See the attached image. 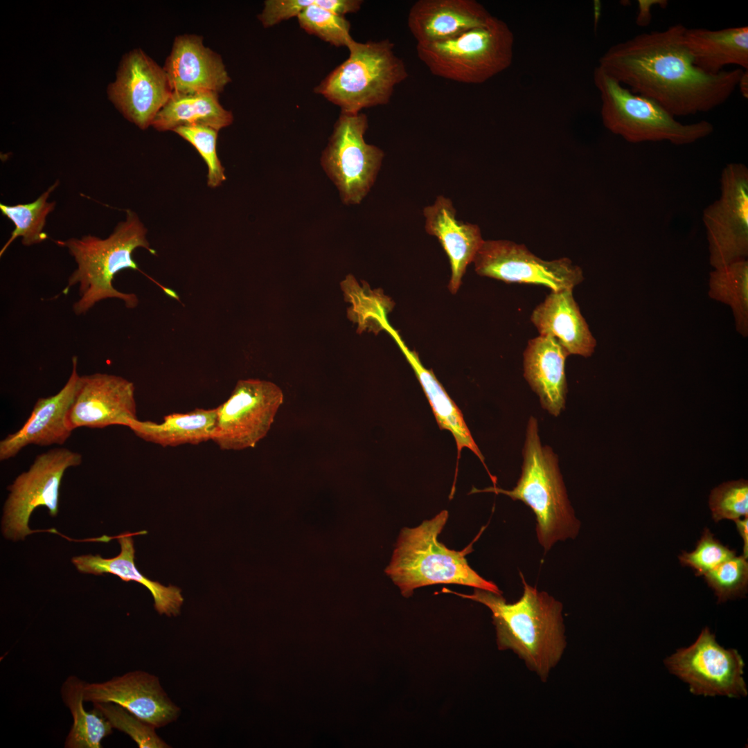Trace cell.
<instances>
[{
    "label": "cell",
    "mask_w": 748,
    "mask_h": 748,
    "mask_svg": "<svg viewBox=\"0 0 748 748\" xmlns=\"http://www.w3.org/2000/svg\"><path fill=\"white\" fill-rule=\"evenodd\" d=\"M384 329L395 339L412 367L430 404L438 427L441 429L449 431L453 435L457 446L458 459L460 458L463 448H468L480 459L489 473L484 463V457L474 440L461 410L447 394L433 371L424 367L417 353L408 348L400 335L389 325V322L384 324ZM489 475L492 481L495 480V477L490 473Z\"/></svg>",
    "instance_id": "d4e9b609"
},
{
    "label": "cell",
    "mask_w": 748,
    "mask_h": 748,
    "mask_svg": "<svg viewBox=\"0 0 748 748\" xmlns=\"http://www.w3.org/2000/svg\"><path fill=\"white\" fill-rule=\"evenodd\" d=\"M492 17L474 0H419L409 10L407 25L417 44H427L456 37Z\"/></svg>",
    "instance_id": "ffe728a7"
},
{
    "label": "cell",
    "mask_w": 748,
    "mask_h": 748,
    "mask_svg": "<svg viewBox=\"0 0 748 748\" xmlns=\"http://www.w3.org/2000/svg\"><path fill=\"white\" fill-rule=\"evenodd\" d=\"M233 120L232 113L220 105L217 93H172L151 126L158 131H173L179 127L198 125L218 131L230 125Z\"/></svg>",
    "instance_id": "83f0119b"
},
{
    "label": "cell",
    "mask_w": 748,
    "mask_h": 748,
    "mask_svg": "<svg viewBox=\"0 0 748 748\" xmlns=\"http://www.w3.org/2000/svg\"><path fill=\"white\" fill-rule=\"evenodd\" d=\"M709 296L731 308L736 331L748 337V260L742 259L709 274Z\"/></svg>",
    "instance_id": "f546056e"
},
{
    "label": "cell",
    "mask_w": 748,
    "mask_h": 748,
    "mask_svg": "<svg viewBox=\"0 0 748 748\" xmlns=\"http://www.w3.org/2000/svg\"><path fill=\"white\" fill-rule=\"evenodd\" d=\"M85 682L75 675L68 677L61 688V695L73 717V724L66 738V748H100L102 740L112 734V727L96 709L84 708Z\"/></svg>",
    "instance_id": "f1b7e54d"
},
{
    "label": "cell",
    "mask_w": 748,
    "mask_h": 748,
    "mask_svg": "<svg viewBox=\"0 0 748 748\" xmlns=\"http://www.w3.org/2000/svg\"><path fill=\"white\" fill-rule=\"evenodd\" d=\"M719 603L745 594L748 584V562L743 555L733 556L704 575Z\"/></svg>",
    "instance_id": "e575fe53"
},
{
    "label": "cell",
    "mask_w": 748,
    "mask_h": 748,
    "mask_svg": "<svg viewBox=\"0 0 748 748\" xmlns=\"http://www.w3.org/2000/svg\"><path fill=\"white\" fill-rule=\"evenodd\" d=\"M736 555V551L724 546L706 528L695 549L690 553L683 552L679 556L682 566L692 568L696 576H704L722 562Z\"/></svg>",
    "instance_id": "74e56055"
},
{
    "label": "cell",
    "mask_w": 748,
    "mask_h": 748,
    "mask_svg": "<svg viewBox=\"0 0 748 748\" xmlns=\"http://www.w3.org/2000/svg\"><path fill=\"white\" fill-rule=\"evenodd\" d=\"M363 3L361 0H317L316 5L338 15L356 12Z\"/></svg>",
    "instance_id": "ab89813d"
},
{
    "label": "cell",
    "mask_w": 748,
    "mask_h": 748,
    "mask_svg": "<svg viewBox=\"0 0 748 748\" xmlns=\"http://www.w3.org/2000/svg\"><path fill=\"white\" fill-rule=\"evenodd\" d=\"M594 82L600 100L604 126L628 142L668 141L676 145L693 143L710 135L706 121L683 124L650 98L632 93L597 66Z\"/></svg>",
    "instance_id": "52a82bcc"
},
{
    "label": "cell",
    "mask_w": 748,
    "mask_h": 748,
    "mask_svg": "<svg viewBox=\"0 0 748 748\" xmlns=\"http://www.w3.org/2000/svg\"><path fill=\"white\" fill-rule=\"evenodd\" d=\"M513 46L510 27L492 16L486 24L452 39L417 44L416 52L434 75L464 84H481L512 64Z\"/></svg>",
    "instance_id": "ba28073f"
},
{
    "label": "cell",
    "mask_w": 748,
    "mask_h": 748,
    "mask_svg": "<svg viewBox=\"0 0 748 748\" xmlns=\"http://www.w3.org/2000/svg\"><path fill=\"white\" fill-rule=\"evenodd\" d=\"M84 702H113L152 725L163 727L176 720L180 709L168 697L159 678L136 670L101 683L85 682Z\"/></svg>",
    "instance_id": "e0dca14e"
},
{
    "label": "cell",
    "mask_w": 748,
    "mask_h": 748,
    "mask_svg": "<svg viewBox=\"0 0 748 748\" xmlns=\"http://www.w3.org/2000/svg\"><path fill=\"white\" fill-rule=\"evenodd\" d=\"M82 456L66 447L54 448L38 454L29 469L16 477L8 487L10 493L4 504L1 528L3 536L14 541L37 531L28 526L33 510L48 508L55 517L59 512L60 488L66 470L81 464Z\"/></svg>",
    "instance_id": "9c48e42d"
},
{
    "label": "cell",
    "mask_w": 748,
    "mask_h": 748,
    "mask_svg": "<svg viewBox=\"0 0 748 748\" xmlns=\"http://www.w3.org/2000/svg\"><path fill=\"white\" fill-rule=\"evenodd\" d=\"M473 262L480 276L541 285L551 291L573 290L584 280L582 269L569 258L544 260L524 244L508 240H484Z\"/></svg>",
    "instance_id": "5bb4252c"
},
{
    "label": "cell",
    "mask_w": 748,
    "mask_h": 748,
    "mask_svg": "<svg viewBox=\"0 0 748 748\" xmlns=\"http://www.w3.org/2000/svg\"><path fill=\"white\" fill-rule=\"evenodd\" d=\"M426 231L436 236L446 252L451 265L450 292L458 290L467 265L473 262L482 245L479 227L456 218V210L450 199L437 197L432 205L424 208Z\"/></svg>",
    "instance_id": "44dd1931"
},
{
    "label": "cell",
    "mask_w": 748,
    "mask_h": 748,
    "mask_svg": "<svg viewBox=\"0 0 748 748\" xmlns=\"http://www.w3.org/2000/svg\"><path fill=\"white\" fill-rule=\"evenodd\" d=\"M709 263L724 267L748 256V169L731 163L722 169L720 195L703 211Z\"/></svg>",
    "instance_id": "8fae6325"
},
{
    "label": "cell",
    "mask_w": 748,
    "mask_h": 748,
    "mask_svg": "<svg viewBox=\"0 0 748 748\" xmlns=\"http://www.w3.org/2000/svg\"><path fill=\"white\" fill-rule=\"evenodd\" d=\"M448 512L442 510L414 528H404L399 535L386 573L405 597L415 589L436 584H457L501 594L492 581L479 576L468 564L465 556L472 543L462 551L447 548L438 541Z\"/></svg>",
    "instance_id": "5b68a950"
},
{
    "label": "cell",
    "mask_w": 748,
    "mask_h": 748,
    "mask_svg": "<svg viewBox=\"0 0 748 748\" xmlns=\"http://www.w3.org/2000/svg\"><path fill=\"white\" fill-rule=\"evenodd\" d=\"M146 531L125 532L117 538L121 551L114 558H105L97 555L75 556L71 562L80 573L93 575L112 573L125 582L134 581L145 586L154 599V607L159 614L168 616L180 613L184 603L181 590L173 585L164 586L151 580L140 572L134 563L135 549L132 536L146 534Z\"/></svg>",
    "instance_id": "603a6c76"
},
{
    "label": "cell",
    "mask_w": 748,
    "mask_h": 748,
    "mask_svg": "<svg viewBox=\"0 0 748 748\" xmlns=\"http://www.w3.org/2000/svg\"><path fill=\"white\" fill-rule=\"evenodd\" d=\"M664 664L687 683L696 695L740 697L747 695L742 677L745 663L735 649H725L708 627L690 646L677 650Z\"/></svg>",
    "instance_id": "4fadbf2b"
},
{
    "label": "cell",
    "mask_w": 748,
    "mask_h": 748,
    "mask_svg": "<svg viewBox=\"0 0 748 748\" xmlns=\"http://www.w3.org/2000/svg\"><path fill=\"white\" fill-rule=\"evenodd\" d=\"M113 729L130 736L140 748L170 747L156 733V728L137 718L119 704L113 702L93 703Z\"/></svg>",
    "instance_id": "836d02e7"
},
{
    "label": "cell",
    "mask_w": 748,
    "mask_h": 748,
    "mask_svg": "<svg viewBox=\"0 0 748 748\" xmlns=\"http://www.w3.org/2000/svg\"><path fill=\"white\" fill-rule=\"evenodd\" d=\"M736 528L743 540V556L748 557V516L735 520Z\"/></svg>",
    "instance_id": "b9f144b4"
},
{
    "label": "cell",
    "mask_w": 748,
    "mask_h": 748,
    "mask_svg": "<svg viewBox=\"0 0 748 748\" xmlns=\"http://www.w3.org/2000/svg\"><path fill=\"white\" fill-rule=\"evenodd\" d=\"M189 142L202 156L208 167L207 184L216 188L226 180L224 168L216 150L217 130L203 125H188L173 130Z\"/></svg>",
    "instance_id": "d590c367"
},
{
    "label": "cell",
    "mask_w": 748,
    "mask_h": 748,
    "mask_svg": "<svg viewBox=\"0 0 748 748\" xmlns=\"http://www.w3.org/2000/svg\"><path fill=\"white\" fill-rule=\"evenodd\" d=\"M709 507L715 522L748 516V482L745 479L723 483L711 490Z\"/></svg>",
    "instance_id": "8d00e7d4"
},
{
    "label": "cell",
    "mask_w": 748,
    "mask_h": 748,
    "mask_svg": "<svg viewBox=\"0 0 748 748\" xmlns=\"http://www.w3.org/2000/svg\"><path fill=\"white\" fill-rule=\"evenodd\" d=\"M345 300L352 303L348 310V317L357 323L358 332L368 328L377 332L384 329L389 311V299L382 293L371 291L368 287H359L355 278L348 275L341 283Z\"/></svg>",
    "instance_id": "1f68e13d"
},
{
    "label": "cell",
    "mask_w": 748,
    "mask_h": 748,
    "mask_svg": "<svg viewBox=\"0 0 748 748\" xmlns=\"http://www.w3.org/2000/svg\"><path fill=\"white\" fill-rule=\"evenodd\" d=\"M569 354L553 337L539 335L524 352V375L539 396L542 407L558 416L565 406L567 384L565 361Z\"/></svg>",
    "instance_id": "cb8c5ba5"
},
{
    "label": "cell",
    "mask_w": 748,
    "mask_h": 748,
    "mask_svg": "<svg viewBox=\"0 0 748 748\" xmlns=\"http://www.w3.org/2000/svg\"><path fill=\"white\" fill-rule=\"evenodd\" d=\"M58 186L59 181L57 180L35 201L30 203L15 205L0 204L2 215L9 219L15 226L10 237L1 249L0 256H2L12 242L19 237L21 238L22 244L26 247L41 243L48 238L44 228L47 216L55 209L56 204L55 202H48V199L51 193Z\"/></svg>",
    "instance_id": "4dcf8cb0"
},
{
    "label": "cell",
    "mask_w": 748,
    "mask_h": 748,
    "mask_svg": "<svg viewBox=\"0 0 748 748\" xmlns=\"http://www.w3.org/2000/svg\"><path fill=\"white\" fill-rule=\"evenodd\" d=\"M531 320L540 335L556 339L569 355L591 356L596 341L576 302L573 290L551 291L533 311Z\"/></svg>",
    "instance_id": "7402d4cb"
},
{
    "label": "cell",
    "mask_w": 748,
    "mask_h": 748,
    "mask_svg": "<svg viewBox=\"0 0 748 748\" xmlns=\"http://www.w3.org/2000/svg\"><path fill=\"white\" fill-rule=\"evenodd\" d=\"M316 1L297 16L301 28L331 45L347 47L353 39L350 34L349 21L344 16L317 6Z\"/></svg>",
    "instance_id": "d6a6232c"
},
{
    "label": "cell",
    "mask_w": 748,
    "mask_h": 748,
    "mask_svg": "<svg viewBox=\"0 0 748 748\" xmlns=\"http://www.w3.org/2000/svg\"><path fill=\"white\" fill-rule=\"evenodd\" d=\"M686 29L677 24L617 43L599 58L598 66L674 117L709 112L729 98L744 71L708 74L697 69L684 42Z\"/></svg>",
    "instance_id": "6da1fadb"
},
{
    "label": "cell",
    "mask_w": 748,
    "mask_h": 748,
    "mask_svg": "<svg viewBox=\"0 0 748 748\" xmlns=\"http://www.w3.org/2000/svg\"><path fill=\"white\" fill-rule=\"evenodd\" d=\"M666 0H639L636 24L640 27L648 26L652 20L651 10L654 6L665 8L668 6Z\"/></svg>",
    "instance_id": "60d3db41"
},
{
    "label": "cell",
    "mask_w": 748,
    "mask_h": 748,
    "mask_svg": "<svg viewBox=\"0 0 748 748\" xmlns=\"http://www.w3.org/2000/svg\"><path fill=\"white\" fill-rule=\"evenodd\" d=\"M523 458L521 476L512 490L493 486L473 488L471 492L503 494L530 507L536 517L537 540L547 552L558 541L574 539L580 522L568 499L557 456L549 447L542 446L533 416L527 425Z\"/></svg>",
    "instance_id": "277c9868"
},
{
    "label": "cell",
    "mask_w": 748,
    "mask_h": 748,
    "mask_svg": "<svg viewBox=\"0 0 748 748\" xmlns=\"http://www.w3.org/2000/svg\"><path fill=\"white\" fill-rule=\"evenodd\" d=\"M134 384L105 373L80 376L66 416L71 431L80 427L103 429L112 425L130 427L137 420Z\"/></svg>",
    "instance_id": "2e32d148"
},
{
    "label": "cell",
    "mask_w": 748,
    "mask_h": 748,
    "mask_svg": "<svg viewBox=\"0 0 748 748\" xmlns=\"http://www.w3.org/2000/svg\"><path fill=\"white\" fill-rule=\"evenodd\" d=\"M523 594L508 603L501 594L475 589L472 594L443 589L488 607L501 650H511L528 669L545 682L560 660L566 647L562 605L545 591L528 584L522 573Z\"/></svg>",
    "instance_id": "7a4b0ae2"
},
{
    "label": "cell",
    "mask_w": 748,
    "mask_h": 748,
    "mask_svg": "<svg viewBox=\"0 0 748 748\" xmlns=\"http://www.w3.org/2000/svg\"><path fill=\"white\" fill-rule=\"evenodd\" d=\"M146 234L147 229L138 215L127 210L125 220L119 222L106 238L87 235L80 238L55 241L67 249L77 264L62 292L66 294L71 287L78 285V299L73 304L75 315H83L98 303L109 299L121 300L128 308L137 306L136 294L118 291L112 282L120 271L139 269L132 258L136 248L142 247L155 253Z\"/></svg>",
    "instance_id": "3957f363"
},
{
    "label": "cell",
    "mask_w": 748,
    "mask_h": 748,
    "mask_svg": "<svg viewBox=\"0 0 748 748\" xmlns=\"http://www.w3.org/2000/svg\"><path fill=\"white\" fill-rule=\"evenodd\" d=\"M348 57L314 88L316 93L356 114L365 108L388 104L395 87L409 75L389 39L358 42L347 46Z\"/></svg>",
    "instance_id": "8992f818"
},
{
    "label": "cell",
    "mask_w": 748,
    "mask_h": 748,
    "mask_svg": "<svg viewBox=\"0 0 748 748\" xmlns=\"http://www.w3.org/2000/svg\"><path fill=\"white\" fill-rule=\"evenodd\" d=\"M684 42L694 65L704 73L718 74L730 64L748 70L747 26L686 28Z\"/></svg>",
    "instance_id": "484cf974"
},
{
    "label": "cell",
    "mask_w": 748,
    "mask_h": 748,
    "mask_svg": "<svg viewBox=\"0 0 748 748\" xmlns=\"http://www.w3.org/2000/svg\"><path fill=\"white\" fill-rule=\"evenodd\" d=\"M172 93L164 69L140 48L123 56L116 79L107 88L115 108L141 130L152 125Z\"/></svg>",
    "instance_id": "9a60e30c"
},
{
    "label": "cell",
    "mask_w": 748,
    "mask_h": 748,
    "mask_svg": "<svg viewBox=\"0 0 748 748\" xmlns=\"http://www.w3.org/2000/svg\"><path fill=\"white\" fill-rule=\"evenodd\" d=\"M217 416L215 409H195L166 416L161 423L139 419L130 429L142 440L161 447L198 445L211 440Z\"/></svg>",
    "instance_id": "4316f807"
},
{
    "label": "cell",
    "mask_w": 748,
    "mask_h": 748,
    "mask_svg": "<svg viewBox=\"0 0 748 748\" xmlns=\"http://www.w3.org/2000/svg\"><path fill=\"white\" fill-rule=\"evenodd\" d=\"M283 402V391L274 383L239 380L229 398L217 407L211 440L222 450L254 447L269 431Z\"/></svg>",
    "instance_id": "7c38bea8"
},
{
    "label": "cell",
    "mask_w": 748,
    "mask_h": 748,
    "mask_svg": "<svg viewBox=\"0 0 748 748\" xmlns=\"http://www.w3.org/2000/svg\"><path fill=\"white\" fill-rule=\"evenodd\" d=\"M368 118L363 113H341L321 164L338 188L344 203L356 204L369 192L384 157L378 147L366 143Z\"/></svg>",
    "instance_id": "30bf717a"
},
{
    "label": "cell",
    "mask_w": 748,
    "mask_h": 748,
    "mask_svg": "<svg viewBox=\"0 0 748 748\" xmlns=\"http://www.w3.org/2000/svg\"><path fill=\"white\" fill-rule=\"evenodd\" d=\"M314 0H267L258 15L264 27H271L297 16Z\"/></svg>",
    "instance_id": "f35d334b"
},
{
    "label": "cell",
    "mask_w": 748,
    "mask_h": 748,
    "mask_svg": "<svg viewBox=\"0 0 748 748\" xmlns=\"http://www.w3.org/2000/svg\"><path fill=\"white\" fill-rule=\"evenodd\" d=\"M78 357H72V371L56 394L38 398L28 418L17 431L0 441V461L15 457L24 447L35 445H63L71 436L66 416L74 398L80 376Z\"/></svg>",
    "instance_id": "ac0fdd59"
},
{
    "label": "cell",
    "mask_w": 748,
    "mask_h": 748,
    "mask_svg": "<svg viewBox=\"0 0 748 748\" xmlns=\"http://www.w3.org/2000/svg\"><path fill=\"white\" fill-rule=\"evenodd\" d=\"M738 87L740 89L742 96L745 98H748V70L743 71V73L739 80Z\"/></svg>",
    "instance_id": "7bdbcfd3"
},
{
    "label": "cell",
    "mask_w": 748,
    "mask_h": 748,
    "mask_svg": "<svg viewBox=\"0 0 748 748\" xmlns=\"http://www.w3.org/2000/svg\"><path fill=\"white\" fill-rule=\"evenodd\" d=\"M163 69L172 93H218L231 81L221 57L195 35L175 38Z\"/></svg>",
    "instance_id": "d6986e66"
}]
</instances>
